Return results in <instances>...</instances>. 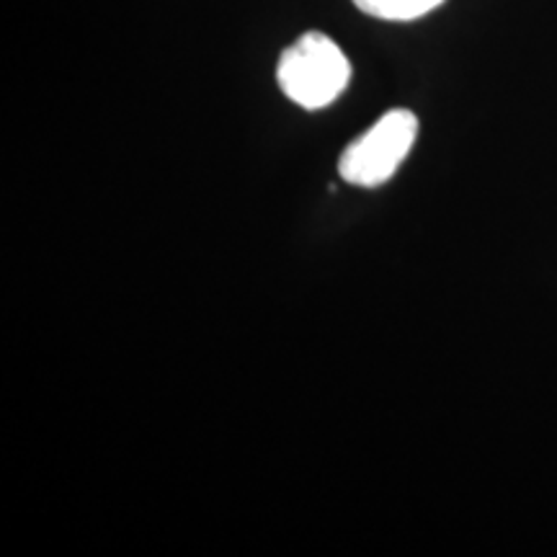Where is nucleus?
Returning <instances> with one entry per match:
<instances>
[{"mask_svg": "<svg viewBox=\"0 0 557 557\" xmlns=\"http://www.w3.org/2000/svg\"><path fill=\"white\" fill-rule=\"evenodd\" d=\"M351 81V62L323 32L302 34L284 50L276 65V83L297 107L318 111L331 107Z\"/></svg>", "mask_w": 557, "mask_h": 557, "instance_id": "nucleus-1", "label": "nucleus"}, {"mask_svg": "<svg viewBox=\"0 0 557 557\" xmlns=\"http://www.w3.org/2000/svg\"><path fill=\"white\" fill-rule=\"evenodd\" d=\"M418 137L413 111L393 109L354 139L338 158V173L346 184L377 189L387 184L408 158Z\"/></svg>", "mask_w": 557, "mask_h": 557, "instance_id": "nucleus-2", "label": "nucleus"}, {"mask_svg": "<svg viewBox=\"0 0 557 557\" xmlns=\"http://www.w3.org/2000/svg\"><path fill=\"white\" fill-rule=\"evenodd\" d=\"M367 16L382 21H416L436 11L444 0H351Z\"/></svg>", "mask_w": 557, "mask_h": 557, "instance_id": "nucleus-3", "label": "nucleus"}]
</instances>
